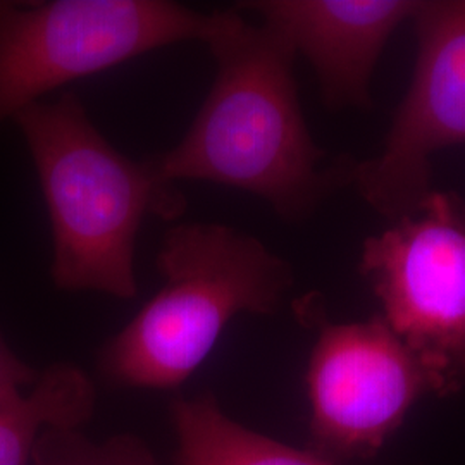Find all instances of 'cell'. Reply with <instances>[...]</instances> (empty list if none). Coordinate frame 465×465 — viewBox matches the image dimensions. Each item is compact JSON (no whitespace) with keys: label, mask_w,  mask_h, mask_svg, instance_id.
Listing matches in <instances>:
<instances>
[{"label":"cell","mask_w":465,"mask_h":465,"mask_svg":"<svg viewBox=\"0 0 465 465\" xmlns=\"http://www.w3.org/2000/svg\"><path fill=\"white\" fill-rule=\"evenodd\" d=\"M95 390L84 371L55 364L38 374L34 390L0 397V465H28L45 430H76L88 420Z\"/></svg>","instance_id":"10"},{"label":"cell","mask_w":465,"mask_h":465,"mask_svg":"<svg viewBox=\"0 0 465 465\" xmlns=\"http://www.w3.org/2000/svg\"><path fill=\"white\" fill-rule=\"evenodd\" d=\"M414 0H257L243 2L316 73L331 109L371 105V80L391 34L416 16Z\"/></svg>","instance_id":"8"},{"label":"cell","mask_w":465,"mask_h":465,"mask_svg":"<svg viewBox=\"0 0 465 465\" xmlns=\"http://www.w3.org/2000/svg\"><path fill=\"white\" fill-rule=\"evenodd\" d=\"M171 414L178 434L176 465H336L238 424L213 395L174 400Z\"/></svg>","instance_id":"9"},{"label":"cell","mask_w":465,"mask_h":465,"mask_svg":"<svg viewBox=\"0 0 465 465\" xmlns=\"http://www.w3.org/2000/svg\"><path fill=\"white\" fill-rule=\"evenodd\" d=\"M361 272L381 317L426 369L434 395L465 388V203L432 190L416 213L367 238Z\"/></svg>","instance_id":"5"},{"label":"cell","mask_w":465,"mask_h":465,"mask_svg":"<svg viewBox=\"0 0 465 465\" xmlns=\"http://www.w3.org/2000/svg\"><path fill=\"white\" fill-rule=\"evenodd\" d=\"M155 262L163 288L100 351V371L117 386L178 388L232 317L276 312L293 286L284 259L261 240L217 223L167 230Z\"/></svg>","instance_id":"3"},{"label":"cell","mask_w":465,"mask_h":465,"mask_svg":"<svg viewBox=\"0 0 465 465\" xmlns=\"http://www.w3.org/2000/svg\"><path fill=\"white\" fill-rule=\"evenodd\" d=\"M35 465H157L145 443L130 434L114 436L104 445L76 430H45L35 445Z\"/></svg>","instance_id":"11"},{"label":"cell","mask_w":465,"mask_h":465,"mask_svg":"<svg viewBox=\"0 0 465 465\" xmlns=\"http://www.w3.org/2000/svg\"><path fill=\"white\" fill-rule=\"evenodd\" d=\"M13 121L47 205L54 284L134 299L138 232L150 214L180 216L183 195L159 176L152 159L134 161L114 149L74 92L36 102Z\"/></svg>","instance_id":"2"},{"label":"cell","mask_w":465,"mask_h":465,"mask_svg":"<svg viewBox=\"0 0 465 465\" xmlns=\"http://www.w3.org/2000/svg\"><path fill=\"white\" fill-rule=\"evenodd\" d=\"M40 372L25 364L0 338V397L23 391L25 386L36 381Z\"/></svg>","instance_id":"12"},{"label":"cell","mask_w":465,"mask_h":465,"mask_svg":"<svg viewBox=\"0 0 465 465\" xmlns=\"http://www.w3.org/2000/svg\"><path fill=\"white\" fill-rule=\"evenodd\" d=\"M205 45L216 59L214 84L182 142L152 159L159 176L249 192L286 221L311 216L351 169L322 167L302 113L295 52L238 9L216 11Z\"/></svg>","instance_id":"1"},{"label":"cell","mask_w":465,"mask_h":465,"mask_svg":"<svg viewBox=\"0 0 465 465\" xmlns=\"http://www.w3.org/2000/svg\"><path fill=\"white\" fill-rule=\"evenodd\" d=\"M417 61L381 153L351 169L361 195L391 221L432 192L431 157L465 143V0L420 2Z\"/></svg>","instance_id":"7"},{"label":"cell","mask_w":465,"mask_h":465,"mask_svg":"<svg viewBox=\"0 0 465 465\" xmlns=\"http://www.w3.org/2000/svg\"><path fill=\"white\" fill-rule=\"evenodd\" d=\"M216 13L169 0L0 2V124L50 92L180 42H207Z\"/></svg>","instance_id":"4"},{"label":"cell","mask_w":465,"mask_h":465,"mask_svg":"<svg viewBox=\"0 0 465 465\" xmlns=\"http://www.w3.org/2000/svg\"><path fill=\"white\" fill-rule=\"evenodd\" d=\"M311 451L326 460L367 459L434 393L426 369L381 316L322 322L307 367Z\"/></svg>","instance_id":"6"}]
</instances>
